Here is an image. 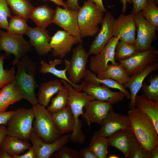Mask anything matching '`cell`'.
<instances>
[{"instance_id": "obj_1", "label": "cell", "mask_w": 158, "mask_h": 158, "mask_svg": "<svg viewBox=\"0 0 158 158\" xmlns=\"http://www.w3.org/2000/svg\"><path fill=\"white\" fill-rule=\"evenodd\" d=\"M129 128L140 145L151 151L158 145V133L149 117L137 108L128 111Z\"/></svg>"}, {"instance_id": "obj_2", "label": "cell", "mask_w": 158, "mask_h": 158, "mask_svg": "<svg viewBox=\"0 0 158 158\" xmlns=\"http://www.w3.org/2000/svg\"><path fill=\"white\" fill-rule=\"evenodd\" d=\"M17 71L12 83L16 85L21 92L23 98L33 106L38 103L35 92L38 85L35 80L37 66L27 55L21 58L16 63Z\"/></svg>"}, {"instance_id": "obj_3", "label": "cell", "mask_w": 158, "mask_h": 158, "mask_svg": "<svg viewBox=\"0 0 158 158\" xmlns=\"http://www.w3.org/2000/svg\"><path fill=\"white\" fill-rule=\"evenodd\" d=\"M103 11L90 0L85 1L78 13L80 35L82 38L95 36L99 31V25L104 16Z\"/></svg>"}, {"instance_id": "obj_4", "label": "cell", "mask_w": 158, "mask_h": 158, "mask_svg": "<svg viewBox=\"0 0 158 158\" xmlns=\"http://www.w3.org/2000/svg\"><path fill=\"white\" fill-rule=\"evenodd\" d=\"M35 120L33 131L45 142H52L61 135L53 120L51 113L39 104L32 107Z\"/></svg>"}, {"instance_id": "obj_5", "label": "cell", "mask_w": 158, "mask_h": 158, "mask_svg": "<svg viewBox=\"0 0 158 158\" xmlns=\"http://www.w3.org/2000/svg\"><path fill=\"white\" fill-rule=\"evenodd\" d=\"M35 115L32 108H20L14 111L8 123L7 135L28 141L33 131Z\"/></svg>"}, {"instance_id": "obj_6", "label": "cell", "mask_w": 158, "mask_h": 158, "mask_svg": "<svg viewBox=\"0 0 158 158\" xmlns=\"http://www.w3.org/2000/svg\"><path fill=\"white\" fill-rule=\"evenodd\" d=\"M31 47L23 35L4 32L0 28V51H4L5 56L14 55L13 66H15L20 59L30 50Z\"/></svg>"}, {"instance_id": "obj_7", "label": "cell", "mask_w": 158, "mask_h": 158, "mask_svg": "<svg viewBox=\"0 0 158 158\" xmlns=\"http://www.w3.org/2000/svg\"><path fill=\"white\" fill-rule=\"evenodd\" d=\"M72 51L70 60L65 59L64 62L69 79L77 84L81 81L86 75V65L90 54L86 51L82 44H79Z\"/></svg>"}, {"instance_id": "obj_8", "label": "cell", "mask_w": 158, "mask_h": 158, "mask_svg": "<svg viewBox=\"0 0 158 158\" xmlns=\"http://www.w3.org/2000/svg\"><path fill=\"white\" fill-rule=\"evenodd\" d=\"M134 19L137 35L133 44L136 51L142 52L149 50L152 47V42L157 38V29L147 21L140 12L135 14Z\"/></svg>"}, {"instance_id": "obj_9", "label": "cell", "mask_w": 158, "mask_h": 158, "mask_svg": "<svg viewBox=\"0 0 158 158\" xmlns=\"http://www.w3.org/2000/svg\"><path fill=\"white\" fill-rule=\"evenodd\" d=\"M158 51L152 47L147 51H136L130 58L119 61L127 71L129 76L141 72L147 66L157 62Z\"/></svg>"}, {"instance_id": "obj_10", "label": "cell", "mask_w": 158, "mask_h": 158, "mask_svg": "<svg viewBox=\"0 0 158 158\" xmlns=\"http://www.w3.org/2000/svg\"><path fill=\"white\" fill-rule=\"evenodd\" d=\"M107 138L110 145L121 151L127 158H132L140 146L129 128L119 130Z\"/></svg>"}, {"instance_id": "obj_11", "label": "cell", "mask_w": 158, "mask_h": 158, "mask_svg": "<svg viewBox=\"0 0 158 158\" xmlns=\"http://www.w3.org/2000/svg\"><path fill=\"white\" fill-rule=\"evenodd\" d=\"M135 14L133 11L128 15L122 13L118 18L115 19L112 27L113 37H119V40L133 44L136 30Z\"/></svg>"}, {"instance_id": "obj_12", "label": "cell", "mask_w": 158, "mask_h": 158, "mask_svg": "<svg viewBox=\"0 0 158 158\" xmlns=\"http://www.w3.org/2000/svg\"><path fill=\"white\" fill-rule=\"evenodd\" d=\"M119 40V37H113L99 53L90 58L89 63L90 71L98 74L106 69L109 62L112 64L118 63L115 61V47Z\"/></svg>"}, {"instance_id": "obj_13", "label": "cell", "mask_w": 158, "mask_h": 158, "mask_svg": "<svg viewBox=\"0 0 158 158\" xmlns=\"http://www.w3.org/2000/svg\"><path fill=\"white\" fill-rule=\"evenodd\" d=\"M53 23L63 28L75 38L79 44H82L81 37L78 21V12L74 11L56 7Z\"/></svg>"}, {"instance_id": "obj_14", "label": "cell", "mask_w": 158, "mask_h": 158, "mask_svg": "<svg viewBox=\"0 0 158 158\" xmlns=\"http://www.w3.org/2000/svg\"><path fill=\"white\" fill-rule=\"evenodd\" d=\"M63 84L68 89L69 96L68 105L70 107L75 122V130L82 126V120L78 118L83 113V109L87 102L95 100L86 92H80L75 90L73 86L65 80L61 79Z\"/></svg>"}, {"instance_id": "obj_15", "label": "cell", "mask_w": 158, "mask_h": 158, "mask_svg": "<svg viewBox=\"0 0 158 158\" xmlns=\"http://www.w3.org/2000/svg\"><path fill=\"white\" fill-rule=\"evenodd\" d=\"M100 125V129L95 131L94 135L107 138L119 130L129 128L128 116L117 113L112 109L109 111Z\"/></svg>"}, {"instance_id": "obj_16", "label": "cell", "mask_w": 158, "mask_h": 158, "mask_svg": "<svg viewBox=\"0 0 158 158\" xmlns=\"http://www.w3.org/2000/svg\"><path fill=\"white\" fill-rule=\"evenodd\" d=\"M29 140L36 150L37 158H49L63 145L69 142V134L61 136L52 142L47 143L43 141L33 131Z\"/></svg>"}, {"instance_id": "obj_17", "label": "cell", "mask_w": 158, "mask_h": 158, "mask_svg": "<svg viewBox=\"0 0 158 158\" xmlns=\"http://www.w3.org/2000/svg\"><path fill=\"white\" fill-rule=\"evenodd\" d=\"M79 44L77 40L65 30L58 31L51 37L49 43L53 49L54 56H58L63 59L71 50L74 44Z\"/></svg>"}, {"instance_id": "obj_18", "label": "cell", "mask_w": 158, "mask_h": 158, "mask_svg": "<svg viewBox=\"0 0 158 158\" xmlns=\"http://www.w3.org/2000/svg\"><path fill=\"white\" fill-rule=\"evenodd\" d=\"M112 104L97 100L89 101L85 104V111L82 115L83 118L90 126L91 123L100 125L109 111L112 109Z\"/></svg>"}, {"instance_id": "obj_19", "label": "cell", "mask_w": 158, "mask_h": 158, "mask_svg": "<svg viewBox=\"0 0 158 158\" xmlns=\"http://www.w3.org/2000/svg\"><path fill=\"white\" fill-rule=\"evenodd\" d=\"M115 19L110 12L105 13L101 23V29L90 46L88 52L90 55L99 53L113 37L112 27Z\"/></svg>"}, {"instance_id": "obj_20", "label": "cell", "mask_w": 158, "mask_h": 158, "mask_svg": "<svg viewBox=\"0 0 158 158\" xmlns=\"http://www.w3.org/2000/svg\"><path fill=\"white\" fill-rule=\"evenodd\" d=\"M82 90L96 100L108 102L112 104L122 101L125 97L121 91H112L109 87L104 84L101 85L87 82Z\"/></svg>"}, {"instance_id": "obj_21", "label": "cell", "mask_w": 158, "mask_h": 158, "mask_svg": "<svg viewBox=\"0 0 158 158\" xmlns=\"http://www.w3.org/2000/svg\"><path fill=\"white\" fill-rule=\"evenodd\" d=\"M25 34L30 38L31 46L34 47L39 55H46L52 50L49 44L51 37L48 30L29 26Z\"/></svg>"}, {"instance_id": "obj_22", "label": "cell", "mask_w": 158, "mask_h": 158, "mask_svg": "<svg viewBox=\"0 0 158 158\" xmlns=\"http://www.w3.org/2000/svg\"><path fill=\"white\" fill-rule=\"evenodd\" d=\"M158 69V63H155L147 66L140 73L130 76L128 82L123 85L125 88L130 89L131 98L128 105L129 109L135 108V101L137 94L141 88L143 82L145 78L153 71Z\"/></svg>"}, {"instance_id": "obj_23", "label": "cell", "mask_w": 158, "mask_h": 158, "mask_svg": "<svg viewBox=\"0 0 158 158\" xmlns=\"http://www.w3.org/2000/svg\"><path fill=\"white\" fill-rule=\"evenodd\" d=\"M62 62V59L60 58L50 60L49 64L44 60H42L40 61L41 66L39 69V72L43 74L47 73L52 74L56 77L65 80L71 85L75 90L80 92L87 84V82L85 80L81 81V83L79 85L71 82L66 76L67 70L66 68L63 70H59L56 67V66L61 64Z\"/></svg>"}, {"instance_id": "obj_24", "label": "cell", "mask_w": 158, "mask_h": 158, "mask_svg": "<svg viewBox=\"0 0 158 158\" xmlns=\"http://www.w3.org/2000/svg\"><path fill=\"white\" fill-rule=\"evenodd\" d=\"M51 114L55 126L61 135L73 131L75 122L69 106Z\"/></svg>"}, {"instance_id": "obj_25", "label": "cell", "mask_w": 158, "mask_h": 158, "mask_svg": "<svg viewBox=\"0 0 158 158\" xmlns=\"http://www.w3.org/2000/svg\"><path fill=\"white\" fill-rule=\"evenodd\" d=\"M55 13V10L47 5H43L34 7L29 13L28 18L33 21L37 27L45 30L53 23Z\"/></svg>"}, {"instance_id": "obj_26", "label": "cell", "mask_w": 158, "mask_h": 158, "mask_svg": "<svg viewBox=\"0 0 158 158\" xmlns=\"http://www.w3.org/2000/svg\"><path fill=\"white\" fill-rule=\"evenodd\" d=\"M135 106L149 117L158 133V101L149 99L142 95H137Z\"/></svg>"}, {"instance_id": "obj_27", "label": "cell", "mask_w": 158, "mask_h": 158, "mask_svg": "<svg viewBox=\"0 0 158 158\" xmlns=\"http://www.w3.org/2000/svg\"><path fill=\"white\" fill-rule=\"evenodd\" d=\"M23 99L18 87L13 83L8 84L0 90V112L6 111L10 105Z\"/></svg>"}, {"instance_id": "obj_28", "label": "cell", "mask_w": 158, "mask_h": 158, "mask_svg": "<svg viewBox=\"0 0 158 158\" xmlns=\"http://www.w3.org/2000/svg\"><path fill=\"white\" fill-rule=\"evenodd\" d=\"M61 80L55 79L41 84L38 93V103L45 107H47L53 96L62 87Z\"/></svg>"}, {"instance_id": "obj_29", "label": "cell", "mask_w": 158, "mask_h": 158, "mask_svg": "<svg viewBox=\"0 0 158 158\" xmlns=\"http://www.w3.org/2000/svg\"><path fill=\"white\" fill-rule=\"evenodd\" d=\"M97 74V76L99 79H111L123 85L128 82L130 77L120 63L116 64H109L105 71Z\"/></svg>"}, {"instance_id": "obj_30", "label": "cell", "mask_w": 158, "mask_h": 158, "mask_svg": "<svg viewBox=\"0 0 158 158\" xmlns=\"http://www.w3.org/2000/svg\"><path fill=\"white\" fill-rule=\"evenodd\" d=\"M32 146L28 141L7 135L0 145V148L7 152L13 157L28 150Z\"/></svg>"}, {"instance_id": "obj_31", "label": "cell", "mask_w": 158, "mask_h": 158, "mask_svg": "<svg viewBox=\"0 0 158 158\" xmlns=\"http://www.w3.org/2000/svg\"><path fill=\"white\" fill-rule=\"evenodd\" d=\"M84 78L85 80L89 83L102 84L109 87L118 89L124 94L125 97L127 99H130V93L125 89L123 85L118 83L115 80L110 78L99 79L95 74L88 69H87Z\"/></svg>"}, {"instance_id": "obj_32", "label": "cell", "mask_w": 158, "mask_h": 158, "mask_svg": "<svg viewBox=\"0 0 158 158\" xmlns=\"http://www.w3.org/2000/svg\"><path fill=\"white\" fill-rule=\"evenodd\" d=\"M109 145L107 138L94 135L88 147L97 158H106Z\"/></svg>"}, {"instance_id": "obj_33", "label": "cell", "mask_w": 158, "mask_h": 158, "mask_svg": "<svg viewBox=\"0 0 158 158\" xmlns=\"http://www.w3.org/2000/svg\"><path fill=\"white\" fill-rule=\"evenodd\" d=\"M57 93L56 97L52 98L51 104L47 108L51 113L61 110L68 105L69 94L67 87L63 85Z\"/></svg>"}, {"instance_id": "obj_34", "label": "cell", "mask_w": 158, "mask_h": 158, "mask_svg": "<svg viewBox=\"0 0 158 158\" xmlns=\"http://www.w3.org/2000/svg\"><path fill=\"white\" fill-rule=\"evenodd\" d=\"M6 0L14 14L27 20L29 13L34 8L28 0Z\"/></svg>"}, {"instance_id": "obj_35", "label": "cell", "mask_w": 158, "mask_h": 158, "mask_svg": "<svg viewBox=\"0 0 158 158\" xmlns=\"http://www.w3.org/2000/svg\"><path fill=\"white\" fill-rule=\"evenodd\" d=\"M153 0H147L140 13L146 20L157 29L158 27V8Z\"/></svg>"}, {"instance_id": "obj_36", "label": "cell", "mask_w": 158, "mask_h": 158, "mask_svg": "<svg viewBox=\"0 0 158 158\" xmlns=\"http://www.w3.org/2000/svg\"><path fill=\"white\" fill-rule=\"evenodd\" d=\"M148 81L150 85H147L146 82L142 84L141 88L142 95L147 98L158 101V75L155 74L150 75Z\"/></svg>"}, {"instance_id": "obj_37", "label": "cell", "mask_w": 158, "mask_h": 158, "mask_svg": "<svg viewBox=\"0 0 158 158\" xmlns=\"http://www.w3.org/2000/svg\"><path fill=\"white\" fill-rule=\"evenodd\" d=\"M27 20L17 15L11 16L9 20L7 32L23 35L25 33L29 27L26 23Z\"/></svg>"}, {"instance_id": "obj_38", "label": "cell", "mask_w": 158, "mask_h": 158, "mask_svg": "<svg viewBox=\"0 0 158 158\" xmlns=\"http://www.w3.org/2000/svg\"><path fill=\"white\" fill-rule=\"evenodd\" d=\"M136 51L133 44L119 40L115 49V59L119 61L127 59Z\"/></svg>"}, {"instance_id": "obj_39", "label": "cell", "mask_w": 158, "mask_h": 158, "mask_svg": "<svg viewBox=\"0 0 158 158\" xmlns=\"http://www.w3.org/2000/svg\"><path fill=\"white\" fill-rule=\"evenodd\" d=\"M5 58V54L0 56V89L12 83L16 73L14 66H13L9 70L4 69L3 63Z\"/></svg>"}, {"instance_id": "obj_40", "label": "cell", "mask_w": 158, "mask_h": 158, "mask_svg": "<svg viewBox=\"0 0 158 158\" xmlns=\"http://www.w3.org/2000/svg\"><path fill=\"white\" fill-rule=\"evenodd\" d=\"M8 5L6 0H0V28L7 29L8 24L7 18L12 16Z\"/></svg>"}, {"instance_id": "obj_41", "label": "cell", "mask_w": 158, "mask_h": 158, "mask_svg": "<svg viewBox=\"0 0 158 158\" xmlns=\"http://www.w3.org/2000/svg\"><path fill=\"white\" fill-rule=\"evenodd\" d=\"M58 152L51 157L55 158H80L79 153L76 150L63 145Z\"/></svg>"}, {"instance_id": "obj_42", "label": "cell", "mask_w": 158, "mask_h": 158, "mask_svg": "<svg viewBox=\"0 0 158 158\" xmlns=\"http://www.w3.org/2000/svg\"><path fill=\"white\" fill-rule=\"evenodd\" d=\"M132 158H151V151L147 150L140 145Z\"/></svg>"}, {"instance_id": "obj_43", "label": "cell", "mask_w": 158, "mask_h": 158, "mask_svg": "<svg viewBox=\"0 0 158 158\" xmlns=\"http://www.w3.org/2000/svg\"><path fill=\"white\" fill-rule=\"evenodd\" d=\"M133 4V11L135 14L140 12L146 5L147 0H131Z\"/></svg>"}, {"instance_id": "obj_44", "label": "cell", "mask_w": 158, "mask_h": 158, "mask_svg": "<svg viewBox=\"0 0 158 158\" xmlns=\"http://www.w3.org/2000/svg\"><path fill=\"white\" fill-rule=\"evenodd\" d=\"M79 153L80 158H97L89 147H84Z\"/></svg>"}, {"instance_id": "obj_45", "label": "cell", "mask_w": 158, "mask_h": 158, "mask_svg": "<svg viewBox=\"0 0 158 158\" xmlns=\"http://www.w3.org/2000/svg\"><path fill=\"white\" fill-rule=\"evenodd\" d=\"M14 112V111H11L0 112V125H6L9 119L13 115Z\"/></svg>"}, {"instance_id": "obj_46", "label": "cell", "mask_w": 158, "mask_h": 158, "mask_svg": "<svg viewBox=\"0 0 158 158\" xmlns=\"http://www.w3.org/2000/svg\"><path fill=\"white\" fill-rule=\"evenodd\" d=\"M13 158H37V152L34 147L32 146L25 154L13 156Z\"/></svg>"}, {"instance_id": "obj_47", "label": "cell", "mask_w": 158, "mask_h": 158, "mask_svg": "<svg viewBox=\"0 0 158 158\" xmlns=\"http://www.w3.org/2000/svg\"><path fill=\"white\" fill-rule=\"evenodd\" d=\"M66 3L67 9L78 12L80 8L78 0H67Z\"/></svg>"}, {"instance_id": "obj_48", "label": "cell", "mask_w": 158, "mask_h": 158, "mask_svg": "<svg viewBox=\"0 0 158 158\" xmlns=\"http://www.w3.org/2000/svg\"><path fill=\"white\" fill-rule=\"evenodd\" d=\"M7 128L4 125L0 126V145L5 136L7 135Z\"/></svg>"}, {"instance_id": "obj_49", "label": "cell", "mask_w": 158, "mask_h": 158, "mask_svg": "<svg viewBox=\"0 0 158 158\" xmlns=\"http://www.w3.org/2000/svg\"><path fill=\"white\" fill-rule=\"evenodd\" d=\"M93 2L97 5V7L102 11L105 13L107 12V10L104 7L102 1V0H90Z\"/></svg>"}, {"instance_id": "obj_50", "label": "cell", "mask_w": 158, "mask_h": 158, "mask_svg": "<svg viewBox=\"0 0 158 158\" xmlns=\"http://www.w3.org/2000/svg\"><path fill=\"white\" fill-rule=\"evenodd\" d=\"M44 1L48 0L53 2L55 4L58 6H63L64 8L67 9V6L66 2L63 1V0H42Z\"/></svg>"}, {"instance_id": "obj_51", "label": "cell", "mask_w": 158, "mask_h": 158, "mask_svg": "<svg viewBox=\"0 0 158 158\" xmlns=\"http://www.w3.org/2000/svg\"><path fill=\"white\" fill-rule=\"evenodd\" d=\"M0 158H13L7 152L0 148Z\"/></svg>"}, {"instance_id": "obj_52", "label": "cell", "mask_w": 158, "mask_h": 158, "mask_svg": "<svg viewBox=\"0 0 158 158\" xmlns=\"http://www.w3.org/2000/svg\"><path fill=\"white\" fill-rule=\"evenodd\" d=\"M121 2L123 4L122 12L123 13H125L127 9V3L129 4L132 3L131 0H121Z\"/></svg>"}, {"instance_id": "obj_53", "label": "cell", "mask_w": 158, "mask_h": 158, "mask_svg": "<svg viewBox=\"0 0 158 158\" xmlns=\"http://www.w3.org/2000/svg\"><path fill=\"white\" fill-rule=\"evenodd\" d=\"M151 158H158V145L151 150Z\"/></svg>"}, {"instance_id": "obj_54", "label": "cell", "mask_w": 158, "mask_h": 158, "mask_svg": "<svg viewBox=\"0 0 158 158\" xmlns=\"http://www.w3.org/2000/svg\"><path fill=\"white\" fill-rule=\"evenodd\" d=\"M108 158H118L119 157L115 155H109Z\"/></svg>"}, {"instance_id": "obj_55", "label": "cell", "mask_w": 158, "mask_h": 158, "mask_svg": "<svg viewBox=\"0 0 158 158\" xmlns=\"http://www.w3.org/2000/svg\"><path fill=\"white\" fill-rule=\"evenodd\" d=\"M156 5L158 4V0H153Z\"/></svg>"}, {"instance_id": "obj_56", "label": "cell", "mask_w": 158, "mask_h": 158, "mask_svg": "<svg viewBox=\"0 0 158 158\" xmlns=\"http://www.w3.org/2000/svg\"></svg>"}]
</instances>
